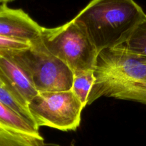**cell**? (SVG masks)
<instances>
[{"label":"cell","instance_id":"5","mask_svg":"<svg viewBox=\"0 0 146 146\" xmlns=\"http://www.w3.org/2000/svg\"><path fill=\"white\" fill-rule=\"evenodd\" d=\"M28 107L37 128L46 126L62 131L77 129L84 108L71 90L38 93Z\"/></svg>","mask_w":146,"mask_h":146},{"label":"cell","instance_id":"2","mask_svg":"<svg viewBox=\"0 0 146 146\" xmlns=\"http://www.w3.org/2000/svg\"><path fill=\"white\" fill-rule=\"evenodd\" d=\"M94 76L87 105L101 97H109L127 84L146 80V58L118 46L102 50L97 57Z\"/></svg>","mask_w":146,"mask_h":146},{"label":"cell","instance_id":"16","mask_svg":"<svg viewBox=\"0 0 146 146\" xmlns=\"http://www.w3.org/2000/svg\"><path fill=\"white\" fill-rule=\"evenodd\" d=\"M14 1V0H0V3H2V4H6L8 2H11V1Z\"/></svg>","mask_w":146,"mask_h":146},{"label":"cell","instance_id":"4","mask_svg":"<svg viewBox=\"0 0 146 146\" xmlns=\"http://www.w3.org/2000/svg\"><path fill=\"white\" fill-rule=\"evenodd\" d=\"M40 39L74 74L95 70L98 51L86 33L73 20L54 28L43 27Z\"/></svg>","mask_w":146,"mask_h":146},{"label":"cell","instance_id":"9","mask_svg":"<svg viewBox=\"0 0 146 146\" xmlns=\"http://www.w3.org/2000/svg\"><path fill=\"white\" fill-rule=\"evenodd\" d=\"M0 102L20 116L34 124L28 104L19 94L7 86H0Z\"/></svg>","mask_w":146,"mask_h":146},{"label":"cell","instance_id":"17","mask_svg":"<svg viewBox=\"0 0 146 146\" xmlns=\"http://www.w3.org/2000/svg\"><path fill=\"white\" fill-rule=\"evenodd\" d=\"M0 86H6L2 81V78H1V74H0Z\"/></svg>","mask_w":146,"mask_h":146},{"label":"cell","instance_id":"11","mask_svg":"<svg viewBox=\"0 0 146 146\" xmlns=\"http://www.w3.org/2000/svg\"><path fill=\"white\" fill-rule=\"evenodd\" d=\"M118 46L146 58V17L138 24L128 38Z\"/></svg>","mask_w":146,"mask_h":146},{"label":"cell","instance_id":"13","mask_svg":"<svg viewBox=\"0 0 146 146\" xmlns=\"http://www.w3.org/2000/svg\"><path fill=\"white\" fill-rule=\"evenodd\" d=\"M109 97L146 104V80L127 84L112 93Z\"/></svg>","mask_w":146,"mask_h":146},{"label":"cell","instance_id":"14","mask_svg":"<svg viewBox=\"0 0 146 146\" xmlns=\"http://www.w3.org/2000/svg\"><path fill=\"white\" fill-rule=\"evenodd\" d=\"M31 43L0 36V54L14 52L29 48Z\"/></svg>","mask_w":146,"mask_h":146},{"label":"cell","instance_id":"7","mask_svg":"<svg viewBox=\"0 0 146 146\" xmlns=\"http://www.w3.org/2000/svg\"><path fill=\"white\" fill-rule=\"evenodd\" d=\"M9 53L0 54V74L4 85L20 96L27 104L38 91L29 77Z\"/></svg>","mask_w":146,"mask_h":146},{"label":"cell","instance_id":"10","mask_svg":"<svg viewBox=\"0 0 146 146\" xmlns=\"http://www.w3.org/2000/svg\"><path fill=\"white\" fill-rule=\"evenodd\" d=\"M0 146H46L41 135H27L0 128Z\"/></svg>","mask_w":146,"mask_h":146},{"label":"cell","instance_id":"6","mask_svg":"<svg viewBox=\"0 0 146 146\" xmlns=\"http://www.w3.org/2000/svg\"><path fill=\"white\" fill-rule=\"evenodd\" d=\"M42 27L20 9L0 10V36L31 43L40 38Z\"/></svg>","mask_w":146,"mask_h":146},{"label":"cell","instance_id":"1","mask_svg":"<svg viewBox=\"0 0 146 146\" xmlns=\"http://www.w3.org/2000/svg\"><path fill=\"white\" fill-rule=\"evenodd\" d=\"M145 17L134 0H92L72 20L99 53L123 44Z\"/></svg>","mask_w":146,"mask_h":146},{"label":"cell","instance_id":"15","mask_svg":"<svg viewBox=\"0 0 146 146\" xmlns=\"http://www.w3.org/2000/svg\"><path fill=\"white\" fill-rule=\"evenodd\" d=\"M46 146H61L58 144H55V143H46ZM68 146H76L75 145V141H71V144H70Z\"/></svg>","mask_w":146,"mask_h":146},{"label":"cell","instance_id":"3","mask_svg":"<svg viewBox=\"0 0 146 146\" xmlns=\"http://www.w3.org/2000/svg\"><path fill=\"white\" fill-rule=\"evenodd\" d=\"M11 54L38 93L71 90L74 73L46 48L40 38L31 42L29 48Z\"/></svg>","mask_w":146,"mask_h":146},{"label":"cell","instance_id":"8","mask_svg":"<svg viewBox=\"0 0 146 146\" xmlns=\"http://www.w3.org/2000/svg\"><path fill=\"white\" fill-rule=\"evenodd\" d=\"M0 128L27 135H41L39 128L0 102Z\"/></svg>","mask_w":146,"mask_h":146},{"label":"cell","instance_id":"18","mask_svg":"<svg viewBox=\"0 0 146 146\" xmlns=\"http://www.w3.org/2000/svg\"><path fill=\"white\" fill-rule=\"evenodd\" d=\"M4 5H5V4H0V10L1 9L3 8V7H4Z\"/></svg>","mask_w":146,"mask_h":146},{"label":"cell","instance_id":"12","mask_svg":"<svg viewBox=\"0 0 146 146\" xmlns=\"http://www.w3.org/2000/svg\"><path fill=\"white\" fill-rule=\"evenodd\" d=\"M94 71H83L74 74L71 91L81 101L84 108L88 104V96L95 82Z\"/></svg>","mask_w":146,"mask_h":146}]
</instances>
